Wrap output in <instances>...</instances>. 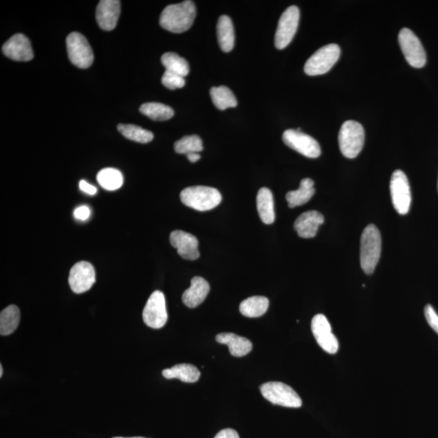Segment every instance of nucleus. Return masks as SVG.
<instances>
[{
	"mask_svg": "<svg viewBox=\"0 0 438 438\" xmlns=\"http://www.w3.org/2000/svg\"><path fill=\"white\" fill-rule=\"evenodd\" d=\"M196 14V6L193 1L171 4L163 11L159 23L165 31L180 34L192 27Z\"/></svg>",
	"mask_w": 438,
	"mask_h": 438,
	"instance_id": "obj_1",
	"label": "nucleus"
},
{
	"mask_svg": "<svg viewBox=\"0 0 438 438\" xmlns=\"http://www.w3.org/2000/svg\"><path fill=\"white\" fill-rule=\"evenodd\" d=\"M381 253V233L375 225L370 224L364 230L360 240V265L365 274L374 273Z\"/></svg>",
	"mask_w": 438,
	"mask_h": 438,
	"instance_id": "obj_2",
	"label": "nucleus"
},
{
	"mask_svg": "<svg viewBox=\"0 0 438 438\" xmlns=\"http://www.w3.org/2000/svg\"><path fill=\"white\" fill-rule=\"evenodd\" d=\"M183 205L198 211L211 210L222 201V195L216 188L206 186L188 187L180 193Z\"/></svg>",
	"mask_w": 438,
	"mask_h": 438,
	"instance_id": "obj_3",
	"label": "nucleus"
},
{
	"mask_svg": "<svg viewBox=\"0 0 438 438\" xmlns=\"http://www.w3.org/2000/svg\"><path fill=\"white\" fill-rule=\"evenodd\" d=\"M339 144L343 156L347 158L357 157L365 144L363 126L354 121L343 123L339 133Z\"/></svg>",
	"mask_w": 438,
	"mask_h": 438,
	"instance_id": "obj_4",
	"label": "nucleus"
},
{
	"mask_svg": "<svg viewBox=\"0 0 438 438\" xmlns=\"http://www.w3.org/2000/svg\"><path fill=\"white\" fill-rule=\"evenodd\" d=\"M341 50L339 45L332 44L317 50L305 65V73L309 76L327 73L339 61Z\"/></svg>",
	"mask_w": 438,
	"mask_h": 438,
	"instance_id": "obj_5",
	"label": "nucleus"
},
{
	"mask_svg": "<svg viewBox=\"0 0 438 438\" xmlns=\"http://www.w3.org/2000/svg\"><path fill=\"white\" fill-rule=\"evenodd\" d=\"M260 390L263 397L271 404L293 408L302 406L299 394L291 387L282 382H266L260 386Z\"/></svg>",
	"mask_w": 438,
	"mask_h": 438,
	"instance_id": "obj_6",
	"label": "nucleus"
},
{
	"mask_svg": "<svg viewBox=\"0 0 438 438\" xmlns=\"http://www.w3.org/2000/svg\"><path fill=\"white\" fill-rule=\"evenodd\" d=\"M399 44L406 61L413 68H423L427 61L422 41L410 29H402L399 34Z\"/></svg>",
	"mask_w": 438,
	"mask_h": 438,
	"instance_id": "obj_7",
	"label": "nucleus"
},
{
	"mask_svg": "<svg viewBox=\"0 0 438 438\" xmlns=\"http://www.w3.org/2000/svg\"><path fill=\"white\" fill-rule=\"evenodd\" d=\"M67 51L71 62L79 68H90L93 62V52L90 44L78 32L70 34L66 39Z\"/></svg>",
	"mask_w": 438,
	"mask_h": 438,
	"instance_id": "obj_8",
	"label": "nucleus"
},
{
	"mask_svg": "<svg viewBox=\"0 0 438 438\" xmlns=\"http://www.w3.org/2000/svg\"><path fill=\"white\" fill-rule=\"evenodd\" d=\"M389 188L395 210L399 215H407L410 210L412 194L409 182L404 171H394L390 180Z\"/></svg>",
	"mask_w": 438,
	"mask_h": 438,
	"instance_id": "obj_9",
	"label": "nucleus"
},
{
	"mask_svg": "<svg viewBox=\"0 0 438 438\" xmlns=\"http://www.w3.org/2000/svg\"><path fill=\"white\" fill-rule=\"evenodd\" d=\"M300 21V9L291 6L282 14L275 33V44L277 49L282 50L292 41L297 34Z\"/></svg>",
	"mask_w": 438,
	"mask_h": 438,
	"instance_id": "obj_10",
	"label": "nucleus"
},
{
	"mask_svg": "<svg viewBox=\"0 0 438 438\" xmlns=\"http://www.w3.org/2000/svg\"><path fill=\"white\" fill-rule=\"evenodd\" d=\"M142 317L147 327L153 329H161L164 327L168 316L165 295L162 292L156 291L152 293L144 307Z\"/></svg>",
	"mask_w": 438,
	"mask_h": 438,
	"instance_id": "obj_11",
	"label": "nucleus"
},
{
	"mask_svg": "<svg viewBox=\"0 0 438 438\" xmlns=\"http://www.w3.org/2000/svg\"><path fill=\"white\" fill-rule=\"evenodd\" d=\"M282 141L291 149L307 158H316L321 156L322 150L318 142L298 130H286L282 134Z\"/></svg>",
	"mask_w": 438,
	"mask_h": 438,
	"instance_id": "obj_12",
	"label": "nucleus"
},
{
	"mask_svg": "<svg viewBox=\"0 0 438 438\" xmlns=\"http://www.w3.org/2000/svg\"><path fill=\"white\" fill-rule=\"evenodd\" d=\"M311 329L313 336L325 352L335 354L339 351V341L332 333V329L323 315H317L312 320Z\"/></svg>",
	"mask_w": 438,
	"mask_h": 438,
	"instance_id": "obj_13",
	"label": "nucleus"
},
{
	"mask_svg": "<svg viewBox=\"0 0 438 438\" xmlns=\"http://www.w3.org/2000/svg\"><path fill=\"white\" fill-rule=\"evenodd\" d=\"M96 281V270L90 263H76L70 270L68 282L71 289L76 294L88 292Z\"/></svg>",
	"mask_w": 438,
	"mask_h": 438,
	"instance_id": "obj_14",
	"label": "nucleus"
},
{
	"mask_svg": "<svg viewBox=\"0 0 438 438\" xmlns=\"http://www.w3.org/2000/svg\"><path fill=\"white\" fill-rule=\"evenodd\" d=\"M170 245L176 248L179 255L185 260H194L200 257L198 240L194 235L176 230L170 233Z\"/></svg>",
	"mask_w": 438,
	"mask_h": 438,
	"instance_id": "obj_15",
	"label": "nucleus"
},
{
	"mask_svg": "<svg viewBox=\"0 0 438 438\" xmlns=\"http://www.w3.org/2000/svg\"><path fill=\"white\" fill-rule=\"evenodd\" d=\"M2 51L6 56L16 61H29L34 58L31 41L21 34H15L6 41Z\"/></svg>",
	"mask_w": 438,
	"mask_h": 438,
	"instance_id": "obj_16",
	"label": "nucleus"
},
{
	"mask_svg": "<svg viewBox=\"0 0 438 438\" xmlns=\"http://www.w3.org/2000/svg\"><path fill=\"white\" fill-rule=\"evenodd\" d=\"M121 2L119 0H102L96 10V20L101 29L113 31L121 15Z\"/></svg>",
	"mask_w": 438,
	"mask_h": 438,
	"instance_id": "obj_17",
	"label": "nucleus"
},
{
	"mask_svg": "<svg viewBox=\"0 0 438 438\" xmlns=\"http://www.w3.org/2000/svg\"><path fill=\"white\" fill-rule=\"evenodd\" d=\"M324 216L315 210L307 211L300 215L294 223V228L300 238L311 239L315 238L317 230L324 223Z\"/></svg>",
	"mask_w": 438,
	"mask_h": 438,
	"instance_id": "obj_18",
	"label": "nucleus"
},
{
	"mask_svg": "<svg viewBox=\"0 0 438 438\" xmlns=\"http://www.w3.org/2000/svg\"><path fill=\"white\" fill-rule=\"evenodd\" d=\"M208 282L201 277H194L191 280V287L182 295L183 303L190 309H194L203 304L210 292Z\"/></svg>",
	"mask_w": 438,
	"mask_h": 438,
	"instance_id": "obj_19",
	"label": "nucleus"
},
{
	"mask_svg": "<svg viewBox=\"0 0 438 438\" xmlns=\"http://www.w3.org/2000/svg\"><path fill=\"white\" fill-rule=\"evenodd\" d=\"M216 341L228 346L230 353L235 357H245L253 349V343L250 340L233 333L219 334L216 336Z\"/></svg>",
	"mask_w": 438,
	"mask_h": 438,
	"instance_id": "obj_20",
	"label": "nucleus"
},
{
	"mask_svg": "<svg viewBox=\"0 0 438 438\" xmlns=\"http://www.w3.org/2000/svg\"><path fill=\"white\" fill-rule=\"evenodd\" d=\"M257 208L260 218L265 224H272L275 220L273 194L268 188L260 189L257 196Z\"/></svg>",
	"mask_w": 438,
	"mask_h": 438,
	"instance_id": "obj_21",
	"label": "nucleus"
},
{
	"mask_svg": "<svg viewBox=\"0 0 438 438\" xmlns=\"http://www.w3.org/2000/svg\"><path fill=\"white\" fill-rule=\"evenodd\" d=\"M218 44L224 52L232 51L235 45V31L232 20L228 16L219 17L217 24Z\"/></svg>",
	"mask_w": 438,
	"mask_h": 438,
	"instance_id": "obj_22",
	"label": "nucleus"
},
{
	"mask_svg": "<svg viewBox=\"0 0 438 438\" xmlns=\"http://www.w3.org/2000/svg\"><path fill=\"white\" fill-rule=\"evenodd\" d=\"M315 193V181L310 178L301 180L297 190L288 192L286 199L290 208L306 204Z\"/></svg>",
	"mask_w": 438,
	"mask_h": 438,
	"instance_id": "obj_23",
	"label": "nucleus"
},
{
	"mask_svg": "<svg viewBox=\"0 0 438 438\" xmlns=\"http://www.w3.org/2000/svg\"><path fill=\"white\" fill-rule=\"evenodd\" d=\"M167 379L177 378L187 383H194L199 380L200 372L197 367L190 364L176 365L170 369H165L162 372Z\"/></svg>",
	"mask_w": 438,
	"mask_h": 438,
	"instance_id": "obj_24",
	"label": "nucleus"
},
{
	"mask_svg": "<svg viewBox=\"0 0 438 438\" xmlns=\"http://www.w3.org/2000/svg\"><path fill=\"white\" fill-rule=\"evenodd\" d=\"M21 321L19 307L11 305L0 313V335L7 336L13 334L19 327Z\"/></svg>",
	"mask_w": 438,
	"mask_h": 438,
	"instance_id": "obj_25",
	"label": "nucleus"
},
{
	"mask_svg": "<svg viewBox=\"0 0 438 438\" xmlns=\"http://www.w3.org/2000/svg\"><path fill=\"white\" fill-rule=\"evenodd\" d=\"M270 301L264 297H252L242 302L240 312L247 317H259L268 311Z\"/></svg>",
	"mask_w": 438,
	"mask_h": 438,
	"instance_id": "obj_26",
	"label": "nucleus"
},
{
	"mask_svg": "<svg viewBox=\"0 0 438 438\" xmlns=\"http://www.w3.org/2000/svg\"><path fill=\"white\" fill-rule=\"evenodd\" d=\"M210 97L213 103L218 110L223 111L229 108H235L238 104L234 93L227 86L211 88Z\"/></svg>",
	"mask_w": 438,
	"mask_h": 438,
	"instance_id": "obj_27",
	"label": "nucleus"
},
{
	"mask_svg": "<svg viewBox=\"0 0 438 438\" xmlns=\"http://www.w3.org/2000/svg\"><path fill=\"white\" fill-rule=\"evenodd\" d=\"M142 114L155 121H168L174 116V111L167 105L158 103H147L141 106Z\"/></svg>",
	"mask_w": 438,
	"mask_h": 438,
	"instance_id": "obj_28",
	"label": "nucleus"
},
{
	"mask_svg": "<svg viewBox=\"0 0 438 438\" xmlns=\"http://www.w3.org/2000/svg\"><path fill=\"white\" fill-rule=\"evenodd\" d=\"M161 61L165 71L185 78L189 73V65L185 58L173 52L165 53Z\"/></svg>",
	"mask_w": 438,
	"mask_h": 438,
	"instance_id": "obj_29",
	"label": "nucleus"
},
{
	"mask_svg": "<svg viewBox=\"0 0 438 438\" xmlns=\"http://www.w3.org/2000/svg\"><path fill=\"white\" fill-rule=\"evenodd\" d=\"M97 180L101 186L108 191L117 190L122 187L123 183L122 173L115 168L101 170Z\"/></svg>",
	"mask_w": 438,
	"mask_h": 438,
	"instance_id": "obj_30",
	"label": "nucleus"
},
{
	"mask_svg": "<svg viewBox=\"0 0 438 438\" xmlns=\"http://www.w3.org/2000/svg\"><path fill=\"white\" fill-rule=\"evenodd\" d=\"M118 130L124 138L138 142V143H149L153 139V133L139 126H133V124H119Z\"/></svg>",
	"mask_w": 438,
	"mask_h": 438,
	"instance_id": "obj_31",
	"label": "nucleus"
},
{
	"mask_svg": "<svg viewBox=\"0 0 438 438\" xmlns=\"http://www.w3.org/2000/svg\"><path fill=\"white\" fill-rule=\"evenodd\" d=\"M174 148L176 153L187 156L188 153L203 151V144L198 136L191 135L177 141Z\"/></svg>",
	"mask_w": 438,
	"mask_h": 438,
	"instance_id": "obj_32",
	"label": "nucleus"
},
{
	"mask_svg": "<svg viewBox=\"0 0 438 438\" xmlns=\"http://www.w3.org/2000/svg\"><path fill=\"white\" fill-rule=\"evenodd\" d=\"M163 85L169 90H175L185 86V79L180 75L165 71L162 78Z\"/></svg>",
	"mask_w": 438,
	"mask_h": 438,
	"instance_id": "obj_33",
	"label": "nucleus"
},
{
	"mask_svg": "<svg viewBox=\"0 0 438 438\" xmlns=\"http://www.w3.org/2000/svg\"><path fill=\"white\" fill-rule=\"evenodd\" d=\"M424 316L426 321H427L431 328L433 329L438 335V315H437L434 307L430 305L425 306Z\"/></svg>",
	"mask_w": 438,
	"mask_h": 438,
	"instance_id": "obj_34",
	"label": "nucleus"
},
{
	"mask_svg": "<svg viewBox=\"0 0 438 438\" xmlns=\"http://www.w3.org/2000/svg\"><path fill=\"white\" fill-rule=\"evenodd\" d=\"M74 216L81 221H85L91 216V210L88 206L82 205L74 211Z\"/></svg>",
	"mask_w": 438,
	"mask_h": 438,
	"instance_id": "obj_35",
	"label": "nucleus"
},
{
	"mask_svg": "<svg viewBox=\"0 0 438 438\" xmlns=\"http://www.w3.org/2000/svg\"><path fill=\"white\" fill-rule=\"evenodd\" d=\"M215 438H240L238 432L232 429H223Z\"/></svg>",
	"mask_w": 438,
	"mask_h": 438,
	"instance_id": "obj_36",
	"label": "nucleus"
},
{
	"mask_svg": "<svg viewBox=\"0 0 438 438\" xmlns=\"http://www.w3.org/2000/svg\"><path fill=\"white\" fill-rule=\"evenodd\" d=\"M79 187L81 191L88 195H96L97 193V188L90 185V183H87L86 180H81Z\"/></svg>",
	"mask_w": 438,
	"mask_h": 438,
	"instance_id": "obj_37",
	"label": "nucleus"
},
{
	"mask_svg": "<svg viewBox=\"0 0 438 438\" xmlns=\"http://www.w3.org/2000/svg\"><path fill=\"white\" fill-rule=\"evenodd\" d=\"M186 156L188 159L189 160V161H190L191 163H196L200 158V156L199 155L198 153H188V155H187Z\"/></svg>",
	"mask_w": 438,
	"mask_h": 438,
	"instance_id": "obj_38",
	"label": "nucleus"
},
{
	"mask_svg": "<svg viewBox=\"0 0 438 438\" xmlns=\"http://www.w3.org/2000/svg\"><path fill=\"white\" fill-rule=\"evenodd\" d=\"M4 369L2 365H0V377H3Z\"/></svg>",
	"mask_w": 438,
	"mask_h": 438,
	"instance_id": "obj_39",
	"label": "nucleus"
},
{
	"mask_svg": "<svg viewBox=\"0 0 438 438\" xmlns=\"http://www.w3.org/2000/svg\"><path fill=\"white\" fill-rule=\"evenodd\" d=\"M114 438H145V437H114Z\"/></svg>",
	"mask_w": 438,
	"mask_h": 438,
	"instance_id": "obj_40",
	"label": "nucleus"
},
{
	"mask_svg": "<svg viewBox=\"0 0 438 438\" xmlns=\"http://www.w3.org/2000/svg\"><path fill=\"white\" fill-rule=\"evenodd\" d=\"M437 188H438V183H437Z\"/></svg>",
	"mask_w": 438,
	"mask_h": 438,
	"instance_id": "obj_41",
	"label": "nucleus"
}]
</instances>
